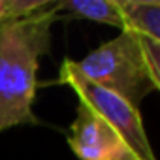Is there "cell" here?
Instances as JSON below:
<instances>
[{"label": "cell", "mask_w": 160, "mask_h": 160, "mask_svg": "<svg viewBox=\"0 0 160 160\" xmlns=\"http://www.w3.org/2000/svg\"><path fill=\"white\" fill-rule=\"evenodd\" d=\"M139 45H141L143 58H145V64H147L152 79L156 83H160V42L147 38V36H139Z\"/></svg>", "instance_id": "obj_7"}, {"label": "cell", "mask_w": 160, "mask_h": 160, "mask_svg": "<svg viewBox=\"0 0 160 160\" xmlns=\"http://www.w3.org/2000/svg\"><path fill=\"white\" fill-rule=\"evenodd\" d=\"M58 81L68 85L77 94L79 102L89 106L109 126H113V130L124 139V143L138 160H156L138 108L79 75L70 66V60L62 62Z\"/></svg>", "instance_id": "obj_3"}, {"label": "cell", "mask_w": 160, "mask_h": 160, "mask_svg": "<svg viewBox=\"0 0 160 160\" xmlns=\"http://www.w3.org/2000/svg\"><path fill=\"white\" fill-rule=\"evenodd\" d=\"M89 19L94 23H104L122 30V17L115 0H57L55 19Z\"/></svg>", "instance_id": "obj_6"}, {"label": "cell", "mask_w": 160, "mask_h": 160, "mask_svg": "<svg viewBox=\"0 0 160 160\" xmlns=\"http://www.w3.org/2000/svg\"><path fill=\"white\" fill-rule=\"evenodd\" d=\"M70 66L91 83L121 96L134 108L141 100L158 91L143 58L139 36L130 30H121L119 36L102 43L81 60H70Z\"/></svg>", "instance_id": "obj_2"}, {"label": "cell", "mask_w": 160, "mask_h": 160, "mask_svg": "<svg viewBox=\"0 0 160 160\" xmlns=\"http://www.w3.org/2000/svg\"><path fill=\"white\" fill-rule=\"evenodd\" d=\"M122 17V30L160 42V2L158 0H115Z\"/></svg>", "instance_id": "obj_5"}, {"label": "cell", "mask_w": 160, "mask_h": 160, "mask_svg": "<svg viewBox=\"0 0 160 160\" xmlns=\"http://www.w3.org/2000/svg\"><path fill=\"white\" fill-rule=\"evenodd\" d=\"M57 4V2H55ZM55 6L0 25V130L38 124L32 111L40 58L51 47Z\"/></svg>", "instance_id": "obj_1"}, {"label": "cell", "mask_w": 160, "mask_h": 160, "mask_svg": "<svg viewBox=\"0 0 160 160\" xmlns=\"http://www.w3.org/2000/svg\"><path fill=\"white\" fill-rule=\"evenodd\" d=\"M68 145L79 160H138L113 126L83 102L70 126Z\"/></svg>", "instance_id": "obj_4"}]
</instances>
